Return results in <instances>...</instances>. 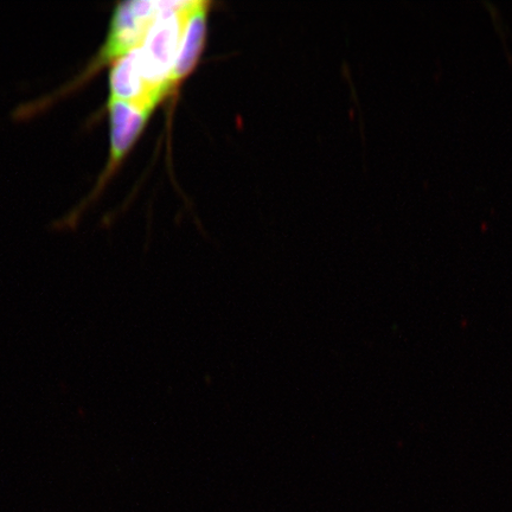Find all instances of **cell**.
Returning a JSON list of instances; mask_svg holds the SVG:
<instances>
[{
    "instance_id": "1",
    "label": "cell",
    "mask_w": 512,
    "mask_h": 512,
    "mask_svg": "<svg viewBox=\"0 0 512 512\" xmlns=\"http://www.w3.org/2000/svg\"><path fill=\"white\" fill-rule=\"evenodd\" d=\"M196 2H160L155 21L139 47L140 64L147 85L164 98L171 91L174 70L185 23Z\"/></svg>"
},
{
    "instance_id": "2",
    "label": "cell",
    "mask_w": 512,
    "mask_h": 512,
    "mask_svg": "<svg viewBox=\"0 0 512 512\" xmlns=\"http://www.w3.org/2000/svg\"><path fill=\"white\" fill-rule=\"evenodd\" d=\"M160 8V2L133 0L118 4L108 31L107 40L93 66H102L120 59L131 50L139 48Z\"/></svg>"
},
{
    "instance_id": "3",
    "label": "cell",
    "mask_w": 512,
    "mask_h": 512,
    "mask_svg": "<svg viewBox=\"0 0 512 512\" xmlns=\"http://www.w3.org/2000/svg\"><path fill=\"white\" fill-rule=\"evenodd\" d=\"M107 107L110 115L111 153L110 162L107 164L100 184H104L105 179L110 177L115 168L123 162L142 134L153 112L151 108L112 99H108Z\"/></svg>"
},
{
    "instance_id": "4",
    "label": "cell",
    "mask_w": 512,
    "mask_h": 512,
    "mask_svg": "<svg viewBox=\"0 0 512 512\" xmlns=\"http://www.w3.org/2000/svg\"><path fill=\"white\" fill-rule=\"evenodd\" d=\"M110 99L132 102L139 106L155 107L163 98L147 85L140 64L139 48L113 62L110 74Z\"/></svg>"
},
{
    "instance_id": "5",
    "label": "cell",
    "mask_w": 512,
    "mask_h": 512,
    "mask_svg": "<svg viewBox=\"0 0 512 512\" xmlns=\"http://www.w3.org/2000/svg\"><path fill=\"white\" fill-rule=\"evenodd\" d=\"M208 8L207 2H196L194 9L190 12L187 23H185L174 70H172V87L187 78L200 59L207 35Z\"/></svg>"
}]
</instances>
